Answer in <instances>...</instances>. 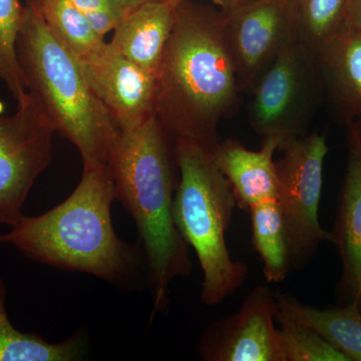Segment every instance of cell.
Listing matches in <instances>:
<instances>
[{"instance_id":"1","label":"cell","mask_w":361,"mask_h":361,"mask_svg":"<svg viewBox=\"0 0 361 361\" xmlns=\"http://www.w3.org/2000/svg\"><path fill=\"white\" fill-rule=\"evenodd\" d=\"M219 8L182 0L157 75L156 116L173 142L212 149L221 121L238 104L236 71Z\"/></svg>"},{"instance_id":"2","label":"cell","mask_w":361,"mask_h":361,"mask_svg":"<svg viewBox=\"0 0 361 361\" xmlns=\"http://www.w3.org/2000/svg\"><path fill=\"white\" fill-rule=\"evenodd\" d=\"M115 200L108 165L84 168L68 198L40 215H23L0 235V244L59 269L87 273L118 288H135L141 252L116 234L111 219Z\"/></svg>"},{"instance_id":"3","label":"cell","mask_w":361,"mask_h":361,"mask_svg":"<svg viewBox=\"0 0 361 361\" xmlns=\"http://www.w3.org/2000/svg\"><path fill=\"white\" fill-rule=\"evenodd\" d=\"M116 200L137 225L148 271L154 314H167L170 285L192 272L187 242L174 218V142L156 116L120 132L109 159Z\"/></svg>"},{"instance_id":"4","label":"cell","mask_w":361,"mask_h":361,"mask_svg":"<svg viewBox=\"0 0 361 361\" xmlns=\"http://www.w3.org/2000/svg\"><path fill=\"white\" fill-rule=\"evenodd\" d=\"M16 52L27 90L39 97L56 132L80 152L84 168L108 165L120 130L77 59L32 6H26Z\"/></svg>"},{"instance_id":"5","label":"cell","mask_w":361,"mask_h":361,"mask_svg":"<svg viewBox=\"0 0 361 361\" xmlns=\"http://www.w3.org/2000/svg\"><path fill=\"white\" fill-rule=\"evenodd\" d=\"M174 149L180 176L174 197L175 223L200 263L202 302L218 305L243 286L248 274L245 263L232 258L226 242L238 203L211 149L177 141Z\"/></svg>"},{"instance_id":"6","label":"cell","mask_w":361,"mask_h":361,"mask_svg":"<svg viewBox=\"0 0 361 361\" xmlns=\"http://www.w3.org/2000/svg\"><path fill=\"white\" fill-rule=\"evenodd\" d=\"M249 118L262 139L275 140L280 151L307 134L324 89L314 52L298 39L278 54L251 90Z\"/></svg>"},{"instance_id":"7","label":"cell","mask_w":361,"mask_h":361,"mask_svg":"<svg viewBox=\"0 0 361 361\" xmlns=\"http://www.w3.org/2000/svg\"><path fill=\"white\" fill-rule=\"evenodd\" d=\"M326 137L319 132L296 137L280 149L276 165L277 202L290 250L292 267L303 264L323 241L334 242L318 218L323 167L329 153Z\"/></svg>"},{"instance_id":"8","label":"cell","mask_w":361,"mask_h":361,"mask_svg":"<svg viewBox=\"0 0 361 361\" xmlns=\"http://www.w3.org/2000/svg\"><path fill=\"white\" fill-rule=\"evenodd\" d=\"M54 132L30 90L16 114L0 116V225L11 227L23 217L30 190L51 164Z\"/></svg>"},{"instance_id":"9","label":"cell","mask_w":361,"mask_h":361,"mask_svg":"<svg viewBox=\"0 0 361 361\" xmlns=\"http://www.w3.org/2000/svg\"><path fill=\"white\" fill-rule=\"evenodd\" d=\"M223 33L240 90L251 92L285 45L298 37L295 0H250L235 7L224 13Z\"/></svg>"},{"instance_id":"10","label":"cell","mask_w":361,"mask_h":361,"mask_svg":"<svg viewBox=\"0 0 361 361\" xmlns=\"http://www.w3.org/2000/svg\"><path fill=\"white\" fill-rule=\"evenodd\" d=\"M276 294L258 285L231 315L211 323L202 334L198 355L205 361H285L277 316Z\"/></svg>"},{"instance_id":"11","label":"cell","mask_w":361,"mask_h":361,"mask_svg":"<svg viewBox=\"0 0 361 361\" xmlns=\"http://www.w3.org/2000/svg\"><path fill=\"white\" fill-rule=\"evenodd\" d=\"M78 61L120 132L134 130L156 116L157 78L126 59L110 42Z\"/></svg>"},{"instance_id":"12","label":"cell","mask_w":361,"mask_h":361,"mask_svg":"<svg viewBox=\"0 0 361 361\" xmlns=\"http://www.w3.org/2000/svg\"><path fill=\"white\" fill-rule=\"evenodd\" d=\"M279 145L262 139L258 151L247 149L235 139L219 141L211 149L214 161L231 184L240 208L248 210L260 202L277 199L274 154Z\"/></svg>"},{"instance_id":"13","label":"cell","mask_w":361,"mask_h":361,"mask_svg":"<svg viewBox=\"0 0 361 361\" xmlns=\"http://www.w3.org/2000/svg\"><path fill=\"white\" fill-rule=\"evenodd\" d=\"M334 242L342 262L341 288L361 310V151L348 135V158L339 195Z\"/></svg>"},{"instance_id":"14","label":"cell","mask_w":361,"mask_h":361,"mask_svg":"<svg viewBox=\"0 0 361 361\" xmlns=\"http://www.w3.org/2000/svg\"><path fill=\"white\" fill-rule=\"evenodd\" d=\"M315 54L324 94L342 120H360L361 30L343 26Z\"/></svg>"},{"instance_id":"15","label":"cell","mask_w":361,"mask_h":361,"mask_svg":"<svg viewBox=\"0 0 361 361\" xmlns=\"http://www.w3.org/2000/svg\"><path fill=\"white\" fill-rule=\"evenodd\" d=\"M180 2L145 4L128 13L113 30L110 44L126 59L157 78Z\"/></svg>"},{"instance_id":"16","label":"cell","mask_w":361,"mask_h":361,"mask_svg":"<svg viewBox=\"0 0 361 361\" xmlns=\"http://www.w3.org/2000/svg\"><path fill=\"white\" fill-rule=\"evenodd\" d=\"M276 322H293L315 330L348 361H361V310L355 303L318 308L288 294H276Z\"/></svg>"},{"instance_id":"17","label":"cell","mask_w":361,"mask_h":361,"mask_svg":"<svg viewBox=\"0 0 361 361\" xmlns=\"http://www.w3.org/2000/svg\"><path fill=\"white\" fill-rule=\"evenodd\" d=\"M6 299V284L0 277V361H73L84 357L87 342L82 332L59 342L21 332L9 320Z\"/></svg>"},{"instance_id":"18","label":"cell","mask_w":361,"mask_h":361,"mask_svg":"<svg viewBox=\"0 0 361 361\" xmlns=\"http://www.w3.org/2000/svg\"><path fill=\"white\" fill-rule=\"evenodd\" d=\"M252 243L262 261L268 283H279L292 269L290 250L277 199L260 202L248 209Z\"/></svg>"},{"instance_id":"19","label":"cell","mask_w":361,"mask_h":361,"mask_svg":"<svg viewBox=\"0 0 361 361\" xmlns=\"http://www.w3.org/2000/svg\"><path fill=\"white\" fill-rule=\"evenodd\" d=\"M37 9L49 32L77 61L89 58L106 44L71 0H40Z\"/></svg>"},{"instance_id":"20","label":"cell","mask_w":361,"mask_h":361,"mask_svg":"<svg viewBox=\"0 0 361 361\" xmlns=\"http://www.w3.org/2000/svg\"><path fill=\"white\" fill-rule=\"evenodd\" d=\"M297 35L314 54L344 26L348 0H295Z\"/></svg>"},{"instance_id":"21","label":"cell","mask_w":361,"mask_h":361,"mask_svg":"<svg viewBox=\"0 0 361 361\" xmlns=\"http://www.w3.org/2000/svg\"><path fill=\"white\" fill-rule=\"evenodd\" d=\"M25 11L20 0H0V80L18 104L28 94L16 52Z\"/></svg>"},{"instance_id":"22","label":"cell","mask_w":361,"mask_h":361,"mask_svg":"<svg viewBox=\"0 0 361 361\" xmlns=\"http://www.w3.org/2000/svg\"><path fill=\"white\" fill-rule=\"evenodd\" d=\"M279 324L285 361H348L315 330L293 322Z\"/></svg>"},{"instance_id":"23","label":"cell","mask_w":361,"mask_h":361,"mask_svg":"<svg viewBox=\"0 0 361 361\" xmlns=\"http://www.w3.org/2000/svg\"><path fill=\"white\" fill-rule=\"evenodd\" d=\"M102 37L115 30L128 16L118 0H71Z\"/></svg>"},{"instance_id":"24","label":"cell","mask_w":361,"mask_h":361,"mask_svg":"<svg viewBox=\"0 0 361 361\" xmlns=\"http://www.w3.org/2000/svg\"><path fill=\"white\" fill-rule=\"evenodd\" d=\"M344 26L361 30V0H348Z\"/></svg>"},{"instance_id":"25","label":"cell","mask_w":361,"mask_h":361,"mask_svg":"<svg viewBox=\"0 0 361 361\" xmlns=\"http://www.w3.org/2000/svg\"><path fill=\"white\" fill-rule=\"evenodd\" d=\"M118 1L120 2L121 6L126 9V11L130 13L135 11V9L139 8V7L145 6V4H156V2H180L182 1V0H118Z\"/></svg>"},{"instance_id":"26","label":"cell","mask_w":361,"mask_h":361,"mask_svg":"<svg viewBox=\"0 0 361 361\" xmlns=\"http://www.w3.org/2000/svg\"><path fill=\"white\" fill-rule=\"evenodd\" d=\"M214 4L218 6L221 11L227 13V11H232L235 7L242 6L250 0H212Z\"/></svg>"},{"instance_id":"27","label":"cell","mask_w":361,"mask_h":361,"mask_svg":"<svg viewBox=\"0 0 361 361\" xmlns=\"http://www.w3.org/2000/svg\"><path fill=\"white\" fill-rule=\"evenodd\" d=\"M348 135L353 137L361 151V118L348 125Z\"/></svg>"},{"instance_id":"28","label":"cell","mask_w":361,"mask_h":361,"mask_svg":"<svg viewBox=\"0 0 361 361\" xmlns=\"http://www.w3.org/2000/svg\"><path fill=\"white\" fill-rule=\"evenodd\" d=\"M40 0H27V6H32L35 8H39Z\"/></svg>"}]
</instances>
